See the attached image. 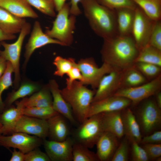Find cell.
<instances>
[{
  "label": "cell",
  "mask_w": 161,
  "mask_h": 161,
  "mask_svg": "<svg viewBox=\"0 0 161 161\" xmlns=\"http://www.w3.org/2000/svg\"><path fill=\"white\" fill-rule=\"evenodd\" d=\"M139 51L131 35H118L103 39L100 53L103 63L123 70L134 65Z\"/></svg>",
  "instance_id": "cell-1"
},
{
  "label": "cell",
  "mask_w": 161,
  "mask_h": 161,
  "mask_svg": "<svg viewBox=\"0 0 161 161\" xmlns=\"http://www.w3.org/2000/svg\"><path fill=\"white\" fill-rule=\"evenodd\" d=\"M85 16L94 32L103 39L118 35L116 12L99 3L96 0L80 1Z\"/></svg>",
  "instance_id": "cell-2"
},
{
  "label": "cell",
  "mask_w": 161,
  "mask_h": 161,
  "mask_svg": "<svg viewBox=\"0 0 161 161\" xmlns=\"http://www.w3.org/2000/svg\"><path fill=\"white\" fill-rule=\"evenodd\" d=\"M95 90L89 89L78 80L73 81L70 87L60 90L61 95L70 105L74 116L79 124L88 118Z\"/></svg>",
  "instance_id": "cell-3"
},
{
  "label": "cell",
  "mask_w": 161,
  "mask_h": 161,
  "mask_svg": "<svg viewBox=\"0 0 161 161\" xmlns=\"http://www.w3.org/2000/svg\"><path fill=\"white\" fill-rule=\"evenodd\" d=\"M70 5L65 3L58 12L51 29L45 33L49 37L56 39L64 46L72 44L73 41V32L75 28L76 17L70 13Z\"/></svg>",
  "instance_id": "cell-4"
},
{
  "label": "cell",
  "mask_w": 161,
  "mask_h": 161,
  "mask_svg": "<svg viewBox=\"0 0 161 161\" xmlns=\"http://www.w3.org/2000/svg\"><path fill=\"white\" fill-rule=\"evenodd\" d=\"M104 131L99 114L87 118L79 124L73 132L72 137L75 142L91 148L96 145Z\"/></svg>",
  "instance_id": "cell-5"
},
{
  "label": "cell",
  "mask_w": 161,
  "mask_h": 161,
  "mask_svg": "<svg viewBox=\"0 0 161 161\" xmlns=\"http://www.w3.org/2000/svg\"><path fill=\"white\" fill-rule=\"evenodd\" d=\"M31 25L26 22L19 32L17 40L11 44L7 43L4 41L0 42L4 48L0 50V55L7 61L10 62L13 68L14 74L13 83L15 88L17 89L19 86L21 80L20 72V60L21 50L24 39L30 32Z\"/></svg>",
  "instance_id": "cell-6"
},
{
  "label": "cell",
  "mask_w": 161,
  "mask_h": 161,
  "mask_svg": "<svg viewBox=\"0 0 161 161\" xmlns=\"http://www.w3.org/2000/svg\"><path fill=\"white\" fill-rule=\"evenodd\" d=\"M149 98L143 100L138 110L136 118L140 127L146 135L155 131L161 123V109L155 100Z\"/></svg>",
  "instance_id": "cell-7"
},
{
  "label": "cell",
  "mask_w": 161,
  "mask_h": 161,
  "mask_svg": "<svg viewBox=\"0 0 161 161\" xmlns=\"http://www.w3.org/2000/svg\"><path fill=\"white\" fill-rule=\"evenodd\" d=\"M77 65L83 78L81 82L84 85H90L94 90L97 88L103 76L114 69L104 63L99 67L92 57L81 58L77 63Z\"/></svg>",
  "instance_id": "cell-8"
},
{
  "label": "cell",
  "mask_w": 161,
  "mask_h": 161,
  "mask_svg": "<svg viewBox=\"0 0 161 161\" xmlns=\"http://www.w3.org/2000/svg\"><path fill=\"white\" fill-rule=\"evenodd\" d=\"M161 88V75L138 86L120 89L113 95L126 98L130 100L133 105H136L155 95L160 91Z\"/></svg>",
  "instance_id": "cell-9"
},
{
  "label": "cell",
  "mask_w": 161,
  "mask_h": 161,
  "mask_svg": "<svg viewBox=\"0 0 161 161\" xmlns=\"http://www.w3.org/2000/svg\"><path fill=\"white\" fill-rule=\"evenodd\" d=\"M154 21L137 6L131 35L139 50L148 44Z\"/></svg>",
  "instance_id": "cell-10"
},
{
  "label": "cell",
  "mask_w": 161,
  "mask_h": 161,
  "mask_svg": "<svg viewBox=\"0 0 161 161\" xmlns=\"http://www.w3.org/2000/svg\"><path fill=\"white\" fill-rule=\"evenodd\" d=\"M43 142L42 139L23 132H14L10 135L0 134V146L17 149L24 154L38 148Z\"/></svg>",
  "instance_id": "cell-11"
},
{
  "label": "cell",
  "mask_w": 161,
  "mask_h": 161,
  "mask_svg": "<svg viewBox=\"0 0 161 161\" xmlns=\"http://www.w3.org/2000/svg\"><path fill=\"white\" fill-rule=\"evenodd\" d=\"M51 44L64 46L60 41L49 37L44 32L40 23L38 21H35L30 38L25 46L23 69H25L31 56L36 49Z\"/></svg>",
  "instance_id": "cell-12"
},
{
  "label": "cell",
  "mask_w": 161,
  "mask_h": 161,
  "mask_svg": "<svg viewBox=\"0 0 161 161\" xmlns=\"http://www.w3.org/2000/svg\"><path fill=\"white\" fill-rule=\"evenodd\" d=\"M75 141L69 136L66 140L57 141L43 140L46 153L52 161H72V148Z\"/></svg>",
  "instance_id": "cell-13"
},
{
  "label": "cell",
  "mask_w": 161,
  "mask_h": 161,
  "mask_svg": "<svg viewBox=\"0 0 161 161\" xmlns=\"http://www.w3.org/2000/svg\"><path fill=\"white\" fill-rule=\"evenodd\" d=\"M48 131L47 120L23 115L18 121L13 133L23 132L33 135L44 140L48 137Z\"/></svg>",
  "instance_id": "cell-14"
},
{
  "label": "cell",
  "mask_w": 161,
  "mask_h": 161,
  "mask_svg": "<svg viewBox=\"0 0 161 161\" xmlns=\"http://www.w3.org/2000/svg\"><path fill=\"white\" fill-rule=\"evenodd\" d=\"M122 70L114 69L100 80L92 102L113 95L120 88Z\"/></svg>",
  "instance_id": "cell-15"
},
{
  "label": "cell",
  "mask_w": 161,
  "mask_h": 161,
  "mask_svg": "<svg viewBox=\"0 0 161 161\" xmlns=\"http://www.w3.org/2000/svg\"><path fill=\"white\" fill-rule=\"evenodd\" d=\"M131 103V101L126 98L113 95L92 103L88 118L102 113L122 111Z\"/></svg>",
  "instance_id": "cell-16"
},
{
  "label": "cell",
  "mask_w": 161,
  "mask_h": 161,
  "mask_svg": "<svg viewBox=\"0 0 161 161\" xmlns=\"http://www.w3.org/2000/svg\"><path fill=\"white\" fill-rule=\"evenodd\" d=\"M48 85L52 97L53 109L64 117L71 124L77 126L79 123L74 116L70 105L61 95L56 81L54 79L50 80Z\"/></svg>",
  "instance_id": "cell-17"
},
{
  "label": "cell",
  "mask_w": 161,
  "mask_h": 161,
  "mask_svg": "<svg viewBox=\"0 0 161 161\" xmlns=\"http://www.w3.org/2000/svg\"><path fill=\"white\" fill-rule=\"evenodd\" d=\"M16 107L10 106L5 109L0 114V122L2 126L0 134L6 135L13 133L15 126L21 116L25 107L22 100L16 101Z\"/></svg>",
  "instance_id": "cell-18"
},
{
  "label": "cell",
  "mask_w": 161,
  "mask_h": 161,
  "mask_svg": "<svg viewBox=\"0 0 161 161\" xmlns=\"http://www.w3.org/2000/svg\"><path fill=\"white\" fill-rule=\"evenodd\" d=\"M47 120L48 125V137L49 140L62 141L69 136L71 131L68 121L62 115L57 113Z\"/></svg>",
  "instance_id": "cell-19"
},
{
  "label": "cell",
  "mask_w": 161,
  "mask_h": 161,
  "mask_svg": "<svg viewBox=\"0 0 161 161\" xmlns=\"http://www.w3.org/2000/svg\"><path fill=\"white\" fill-rule=\"evenodd\" d=\"M118 138L112 133L104 131L95 145L96 154L99 161L111 160L119 144Z\"/></svg>",
  "instance_id": "cell-20"
},
{
  "label": "cell",
  "mask_w": 161,
  "mask_h": 161,
  "mask_svg": "<svg viewBox=\"0 0 161 161\" xmlns=\"http://www.w3.org/2000/svg\"><path fill=\"white\" fill-rule=\"evenodd\" d=\"M121 116L124 135L130 142L140 143L142 138L140 128L135 116L127 108L122 111Z\"/></svg>",
  "instance_id": "cell-21"
},
{
  "label": "cell",
  "mask_w": 161,
  "mask_h": 161,
  "mask_svg": "<svg viewBox=\"0 0 161 161\" xmlns=\"http://www.w3.org/2000/svg\"><path fill=\"white\" fill-rule=\"evenodd\" d=\"M121 112L118 111L100 113L104 131L112 133L118 139L124 136Z\"/></svg>",
  "instance_id": "cell-22"
},
{
  "label": "cell",
  "mask_w": 161,
  "mask_h": 161,
  "mask_svg": "<svg viewBox=\"0 0 161 161\" xmlns=\"http://www.w3.org/2000/svg\"><path fill=\"white\" fill-rule=\"evenodd\" d=\"M0 7L19 17H38V14L25 0H0Z\"/></svg>",
  "instance_id": "cell-23"
},
{
  "label": "cell",
  "mask_w": 161,
  "mask_h": 161,
  "mask_svg": "<svg viewBox=\"0 0 161 161\" xmlns=\"http://www.w3.org/2000/svg\"><path fill=\"white\" fill-rule=\"evenodd\" d=\"M27 21L0 7V29L7 34L15 35L19 33Z\"/></svg>",
  "instance_id": "cell-24"
},
{
  "label": "cell",
  "mask_w": 161,
  "mask_h": 161,
  "mask_svg": "<svg viewBox=\"0 0 161 161\" xmlns=\"http://www.w3.org/2000/svg\"><path fill=\"white\" fill-rule=\"evenodd\" d=\"M135 9L123 8L115 10L118 35H131L135 18Z\"/></svg>",
  "instance_id": "cell-25"
},
{
  "label": "cell",
  "mask_w": 161,
  "mask_h": 161,
  "mask_svg": "<svg viewBox=\"0 0 161 161\" xmlns=\"http://www.w3.org/2000/svg\"><path fill=\"white\" fill-rule=\"evenodd\" d=\"M22 100L25 107H50L52 105V97L48 85Z\"/></svg>",
  "instance_id": "cell-26"
},
{
  "label": "cell",
  "mask_w": 161,
  "mask_h": 161,
  "mask_svg": "<svg viewBox=\"0 0 161 161\" xmlns=\"http://www.w3.org/2000/svg\"><path fill=\"white\" fill-rule=\"evenodd\" d=\"M148 81L133 65L122 70L120 89L136 87Z\"/></svg>",
  "instance_id": "cell-27"
},
{
  "label": "cell",
  "mask_w": 161,
  "mask_h": 161,
  "mask_svg": "<svg viewBox=\"0 0 161 161\" xmlns=\"http://www.w3.org/2000/svg\"><path fill=\"white\" fill-rule=\"evenodd\" d=\"M40 89V86L37 83L28 82L22 83L17 90L8 95L4 102L5 108L11 106L18 99L32 95Z\"/></svg>",
  "instance_id": "cell-28"
},
{
  "label": "cell",
  "mask_w": 161,
  "mask_h": 161,
  "mask_svg": "<svg viewBox=\"0 0 161 161\" xmlns=\"http://www.w3.org/2000/svg\"><path fill=\"white\" fill-rule=\"evenodd\" d=\"M144 62L161 66V50L147 44L139 50L134 63Z\"/></svg>",
  "instance_id": "cell-29"
},
{
  "label": "cell",
  "mask_w": 161,
  "mask_h": 161,
  "mask_svg": "<svg viewBox=\"0 0 161 161\" xmlns=\"http://www.w3.org/2000/svg\"><path fill=\"white\" fill-rule=\"evenodd\" d=\"M144 13L154 21L161 20V0H133Z\"/></svg>",
  "instance_id": "cell-30"
},
{
  "label": "cell",
  "mask_w": 161,
  "mask_h": 161,
  "mask_svg": "<svg viewBox=\"0 0 161 161\" xmlns=\"http://www.w3.org/2000/svg\"><path fill=\"white\" fill-rule=\"evenodd\" d=\"M72 154L73 161H99L96 153L90 151L88 148L75 142Z\"/></svg>",
  "instance_id": "cell-31"
},
{
  "label": "cell",
  "mask_w": 161,
  "mask_h": 161,
  "mask_svg": "<svg viewBox=\"0 0 161 161\" xmlns=\"http://www.w3.org/2000/svg\"><path fill=\"white\" fill-rule=\"evenodd\" d=\"M22 112L24 115L47 120L58 113L52 107H26Z\"/></svg>",
  "instance_id": "cell-32"
},
{
  "label": "cell",
  "mask_w": 161,
  "mask_h": 161,
  "mask_svg": "<svg viewBox=\"0 0 161 161\" xmlns=\"http://www.w3.org/2000/svg\"><path fill=\"white\" fill-rule=\"evenodd\" d=\"M53 64L56 67V70L54 75L62 77L64 75H66L73 66L76 65L77 63L73 58H66L58 56L55 58Z\"/></svg>",
  "instance_id": "cell-33"
},
{
  "label": "cell",
  "mask_w": 161,
  "mask_h": 161,
  "mask_svg": "<svg viewBox=\"0 0 161 161\" xmlns=\"http://www.w3.org/2000/svg\"><path fill=\"white\" fill-rule=\"evenodd\" d=\"M14 71L11 63L7 61V67L4 73L0 77V113L5 109L4 103L2 99L3 92L13 85L12 75Z\"/></svg>",
  "instance_id": "cell-34"
},
{
  "label": "cell",
  "mask_w": 161,
  "mask_h": 161,
  "mask_svg": "<svg viewBox=\"0 0 161 161\" xmlns=\"http://www.w3.org/2000/svg\"><path fill=\"white\" fill-rule=\"evenodd\" d=\"M134 67L147 79L150 80L161 75V66L150 63L137 62Z\"/></svg>",
  "instance_id": "cell-35"
},
{
  "label": "cell",
  "mask_w": 161,
  "mask_h": 161,
  "mask_svg": "<svg viewBox=\"0 0 161 161\" xmlns=\"http://www.w3.org/2000/svg\"><path fill=\"white\" fill-rule=\"evenodd\" d=\"M30 6L42 13L51 17L55 16V7L53 0H25Z\"/></svg>",
  "instance_id": "cell-36"
},
{
  "label": "cell",
  "mask_w": 161,
  "mask_h": 161,
  "mask_svg": "<svg viewBox=\"0 0 161 161\" xmlns=\"http://www.w3.org/2000/svg\"><path fill=\"white\" fill-rule=\"evenodd\" d=\"M96 1L100 4L113 10L123 8L135 9L137 6L133 0H96Z\"/></svg>",
  "instance_id": "cell-37"
},
{
  "label": "cell",
  "mask_w": 161,
  "mask_h": 161,
  "mask_svg": "<svg viewBox=\"0 0 161 161\" xmlns=\"http://www.w3.org/2000/svg\"><path fill=\"white\" fill-rule=\"evenodd\" d=\"M129 141L125 137L122 140L111 159L112 161H127L129 159Z\"/></svg>",
  "instance_id": "cell-38"
},
{
  "label": "cell",
  "mask_w": 161,
  "mask_h": 161,
  "mask_svg": "<svg viewBox=\"0 0 161 161\" xmlns=\"http://www.w3.org/2000/svg\"><path fill=\"white\" fill-rule=\"evenodd\" d=\"M148 44L161 50V21H155Z\"/></svg>",
  "instance_id": "cell-39"
},
{
  "label": "cell",
  "mask_w": 161,
  "mask_h": 161,
  "mask_svg": "<svg viewBox=\"0 0 161 161\" xmlns=\"http://www.w3.org/2000/svg\"><path fill=\"white\" fill-rule=\"evenodd\" d=\"M131 143V157L134 161H148L149 158L143 148L134 141Z\"/></svg>",
  "instance_id": "cell-40"
},
{
  "label": "cell",
  "mask_w": 161,
  "mask_h": 161,
  "mask_svg": "<svg viewBox=\"0 0 161 161\" xmlns=\"http://www.w3.org/2000/svg\"><path fill=\"white\" fill-rule=\"evenodd\" d=\"M142 146L146 152L149 160H156L161 156V143L145 144Z\"/></svg>",
  "instance_id": "cell-41"
},
{
  "label": "cell",
  "mask_w": 161,
  "mask_h": 161,
  "mask_svg": "<svg viewBox=\"0 0 161 161\" xmlns=\"http://www.w3.org/2000/svg\"><path fill=\"white\" fill-rule=\"evenodd\" d=\"M25 161H50L46 153L35 148L25 154Z\"/></svg>",
  "instance_id": "cell-42"
},
{
  "label": "cell",
  "mask_w": 161,
  "mask_h": 161,
  "mask_svg": "<svg viewBox=\"0 0 161 161\" xmlns=\"http://www.w3.org/2000/svg\"><path fill=\"white\" fill-rule=\"evenodd\" d=\"M68 77L66 79V87H70L73 82L78 80L82 82L83 78L80 71L76 65L73 66L66 74Z\"/></svg>",
  "instance_id": "cell-43"
},
{
  "label": "cell",
  "mask_w": 161,
  "mask_h": 161,
  "mask_svg": "<svg viewBox=\"0 0 161 161\" xmlns=\"http://www.w3.org/2000/svg\"><path fill=\"white\" fill-rule=\"evenodd\" d=\"M161 131H156L151 134H149L142 138L140 143L145 144L161 143Z\"/></svg>",
  "instance_id": "cell-44"
},
{
  "label": "cell",
  "mask_w": 161,
  "mask_h": 161,
  "mask_svg": "<svg viewBox=\"0 0 161 161\" xmlns=\"http://www.w3.org/2000/svg\"><path fill=\"white\" fill-rule=\"evenodd\" d=\"M81 0H70V13L77 16L80 15L81 12L79 7L78 3Z\"/></svg>",
  "instance_id": "cell-45"
},
{
  "label": "cell",
  "mask_w": 161,
  "mask_h": 161,
  "mask_svg": "<svg viewBox=\"0 0 161 161\" xmlns=\"http://www.w3.org/2000/svg\"><path fill=\"white\" fill-rule=\"evenodd\" d=\"M25 154L20 151H17L14 149L12 152L10 161H25Z\"/></svg>",
  "instance_id": "cell-46"
},
{
  "label": "cell",
  "mask_w": 161,
  "mask_h": 161,
  "mask_svg": "<svg viewBox=\"0 0 161 161\" xmlns=\"http://www.w3.org/2000/svg\"><path fill=\"white\" fill-rule=\"evenodd\" d=\"M16 38L15 35L7 34L0 29V42L5 40H12Z\"/></svg>",
  "instance_id": "cell-47"
},
{
  "label": "cell",
  "mask_w": 161,
  "mask_h": 161,
  "mask_svg": "<svg viewBox=\"0 0 161 161\" xmlns=\"http://www.w3.org/2000/svg\"><path fill=\"white\" fill-rule=\"evenodd\" d=\"M7 61L0 55V77L6 69Z\"/></svg>",
  "instance_id": "cell-48"
},
{
  "label": "cell",
  "mask_w": 161,
  "mask_h": 161,
  "mask_svg": "<svg viewBox=\"0 0 161 161\" xmlns=\"http://www.w3.org/2000/svg\"><path fill=\"white\" fill-rule=\"evenodd\" d=\"M55 10L58 12L63 7L66 0H53Z\"/></svg>",
  "instance_id": "cell-49"
},
{
  "label": "cell",
  "mask_w": 161,
  "mask_h": 161,
  "mask_svg": "<svg viewBox=\"0 0 161 161\" xmlns=\"http://www.w3.org/2000/svg\"><path fill=\"white\" fill-rule=\"evenodd\" d=\"M155 100L158 106L161 109V92L159 91L155 95Z\"/></svg>",
  "instance_id": "cell-50"
},
{
  "label": "cell",
  "mask_w": 161,
  "mask_h": 161,
  "mask_svg": "<svg viewBox=\"0 0 161 161\" xmlns=\"http://www.w3.org/2000/svg\"><path fill=\"white\" fill-rule=\"evenodd\" d=\"M161 157H160L157 158L155 160L157 161H161Z\"/></svg>",
  "instance_id": "cell-51"
},
{
  "label": "cell",
  "mask_w": 161,
  "mask_h": 161,
  "mask_svg": "<svg viewBox=\"0 0 161 161\" xmlns=\"http://www.w3.org/2000/svg\"><path fill=\"white\" fill-rule=\"evenodd\" d=\"M2 126L0 122V129L1 128V127Z\"/></svg>",
  "instance_id": "cell-52"
},
{
  "label": "cell",
  "mask_w": 161,
  "mask_h": 161,
  "mask_svg": "<svg viewBox=\"0 0 161 161\" xmlns=\"http://www.w3.org/2000/svg\"><path fill=\"white\" fill-rule=\"evenodd\" d=\"M0 46H1V45H0Z\"/></svg>",
  "instance_id": "cell-53"
}]
</instances>
